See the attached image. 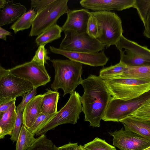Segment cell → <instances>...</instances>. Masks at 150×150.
I'll list each match as a JSON object with an SVG mask.
<instances>
[{
  "label": "cell",
  "mask_w": 150,
  "mask_h": 150,
  "mask_svg": "<svg viewBox=\"0 0 150 150\" xmlns=\"http://www.w3.org/2000/svg\"><path fill=\"white\" fill-rule=\"evenodd\" d=\"M84 92L81 96L84 121L93 127H100L102 119L112 98L103 79L90 74L81 83Z\"/></svg>",
  "instance_id": "6da1fadb"
},
{
  "label": "cell",
  "mask_w": 150,
  "mask_h": 150,
  "mask_svg": "<svg viewBox=\"0 0 150 150\" xmlns=\"http://www.w3.org/2000/svg\"><path fill=\"white\" fill-rule=\"evenodd\" d=\"M51 61L55 71L54 79L51 85L52 89L57 91L62 89L63 96L74 93L83 80L82 64L69 59H53Z\"/></svg>",
  "instance_id": "7a4b0ae2"
},
{
  "label": "cell",
  "mask_w": 150,
  "mask_h": 150,
  "mask_svg": "<svg viewBox=\"0 0 150 150\" xmlns=\"http://www.w3.org/2000/svg\"><path fill=\"white\" fill-rule=\"evenodd\" d=\"M103 80L111 96L115 98L130 100L150 90V79L119 78Z\"/></svg>",
  "instance_id": "3957f363"
},
{
  "label": "cell",
  "mask_w": 150,
  "mask_h": 150,
  "mask_svg": "<svg viewBox=\"0 0 150 150\" xmlns=\"http://www.w3.org/2000/svg\"><path fill=\"white\" fill-rule=\"evenodd\" d=\"M96 18L97 39L107 48L115 45L122 35L123 30L120 18L115 13L106 11L90 12Z\"/></svg>",
  "instance_id": "277c9868"
},
{
  "label": "cell",
  "mask_w": 150,
  "mask_h": 150,
  "mask_svg": "<svg viewBox=\"0 0 150 150\" xmlns=\"http://www.w3.org/2000/svg\"><path fill=\"white\" fill-rule=\"evenodd\" d=\"M68 0H55L37 13L32 23L29 36H38L57 24L59 18L69 10Z\"/></svg>",
  "instance_id": "5b68a950"
},
{
  "label": "cell",
  "mask_w": 150,
  "mask_h": 150,
  "mask_svg": "<svg viewBox=\"0 0 150 150\" xmlns=\"http://www.w3.org/2000/svg\"><path fill=\"white\" fill-rule=\"evenodd\" d=\"M120 52V61L127 66H150V49L127 39L123 35L115 45Z\"/></svg>",
  "instance_id": "8992f818"
},
{
  "label": "cell",
  "mask_w": 150,
  "mask_h": 150,
  "mask_svg": "<svg viewBox=\"0 0 150 150\" xmlns=\"http://www.w3.org/2000/svg\"><path fill=\"white\" fill-rule=\"evenodd\" d=\"M82 111L81 96L79 93L75 91L70 94L65 105L40 131L36 134V135L39 136L45 134L48 131L62 124H76Z\"/></svg>",
  "instance_id": "52a82bcc"
},
{
  "label": "cell",
  "mask_w": 150,
  "mask_h": 150,
  "mask_svg": "<svg viewBox=\"0 0 150 150\" xmlns=\"http://www.w3.org/2000/svg\"><path fill=\"white\" fill-rule=\"evenodd\" d=\"M65 36L59 46L61 50L74 52L96 53L104 51L105 46L86 33L78 34L72 31L64 32Z\"/></svg>",
  "instance_id": "ba28073f"
},
{
  "label": "cell",
  "mask_w": 150,
  "mask_h": 150,
  "mask_svg": "<svg viewBox=\"0 0 150 150\" xmlns=\"http://www.w3.org/2000/svg\"><path fill=\"white\" fill-rule=\"evenodd\" d=\"M150 98V90L130 100H125L112 97L102 120L105 121L120 122Z\"/></svg>",
  "instance_id": "9c48e42d"
},
{
  "label": "cell",
  "mask_w": 150,
  "mask_h": 150,
  "mask_svg": "<svg viewBox=\"0 0 150 150\" xmlns=\"http://www.w3.org/2000/svg\"><path fill=\"white\" fill-rule=\"evenodd\" d=\"M34 88L30 82L9 73L0 66V100L23 97Z\"/></svg>",
  "instance_id": "30bf717a"
},
{
  "label": "cell",
  "mask_w": 150,
  "mask_h": 150,
  "mask_svg": "<svg viewBox=\"0 0 150 150\" xmlns=\"http://www.w3.org/2000/svg\"><path fill=\"white\" fill-rule=\"evenodd\" d=\"M8 71L11 74L30 82L35 88L45 86L51 81L45 66L32 60L8 69Z\"/></svg>",
  "instance_id": "8fae6325"
},
{
  "label": "cell",
  "mask_w": 150,
  "mask_h": 150,
  "mask_svg": "<svg viewBox=\"0 0 150 150\" xmlns=\"http://www.w3.org/2000/svg\"><path fill=\"white\" fill-rule=\"evenodd\" d=\"M109 134L113 137V144L120 150H143L150 146V140L123 127Z\"/></svg>",
  "instance_id": "7c38bea8"
},
{
  "label": "cell",
  "mask_w": 150,
  "mask_h": 150,
  "mask_svg": "<svg viewBox=\"0 0 150 150\" xmlns=\"http://www.w3.org/2000/svg\"><path fill=\"white\" fill-rule=\"evenodd\" d=\"M49 48L51 52L55 54L62 55L69 59L92 67L104 66L109 60L104 51L89 53L68 51L51 46Z\"/></svg>",
  "instance_id": "4fadbf2b"
},
{
  "label": "cell",
  "mask_w": 150,
  "mask_h": 150,
  "mask_svg": "<svg viewBox=\"0 0 150 150\" xmlns=\"http://www.w3.org/2000/svg\"><path fill=\"white\" fill-rule=\"evenodd\" d=\"M135 0H82L81 6L95 11H121L134 8Z\"/></svg>",
  "instance_id": "5bb4252c"
},
{
  "label": "cell",
  "mask_w": 150,
  "mask_h": 150,
  "mask_svg": "<svg viewBox=\"0 0 150 150\" xmlns=\"http://www.w3.org/2000/svg\"><path fill=\"white\" fill-rule=\"evenodd\" d=\"M67 14L66 20L61 27L63 31H72L78 34L86 33L88 23L92 15L90 12L84 8L69 9Z\"/></svg>",
  "instance_id": "9a60e30c"
},
{
  "label": "cell",
  "mask_w": 150,
  "mask_h": 150,
  "mask_svg": "<svg viewBox=\"0 0 150 150\" xmlns=\"http://www.w3.org/2000/svg\"><path fill=\"white\" fill-rule=\"evenodd\" d=\"M5 6L0 10V26L12 23L26 12L25 6L20 3L14 4L12 0H7Z\"/></svg>",
  "instance_id": "2e32d148"
},
{
  "label": "cell",
  "mask_w": 150,
  "mask_h": 150,
  "mask_svg": "<svg viewBox=\"0 0 150 150\" xmlns=\"http://www.w3.org/2000/svg\"><path fill=\"white\" fill-rule=\"evenodd\" d=\"M43 94L36 96L27 104L23 112V125L28 129L33 124L41 113Z\"/></svg>",
  "instance_id": "e0dca14e"
},
{
  "label": "cell",
  "mask_w": 150,
  "mask_h": 150,
  "mask_svg": "<svg viewBox=\"0 0 150 150\" xmlns=\"http://www.w3.org/2000/svg\"><path fill=\"white\" fill-rule=\"evenodd\" d=\"M120 122L123 125L125 130L134 132L150 140V121L130 115Z\"/></svg>",
  "instance_id": "ac0fdd59"
},
{
  "label": "cell",
  "mask_w": 150,
  "mask_h": 150,
  "mask_svg": "<svg viewBox=\"0 0 150 150\" xmlns=\"http://www.w3.org/2000/svg\"><path fill=\"white\" fill-rule=\"evenodd\" d=\"M17 116L15 103L0 116V139L6 135H11Z\"/></svg>",
  "instance_id": "d6986e66"
},
{
  "label": "cell",
  "mask_w": 150,
  "mask_h": 150,
  "mask_svg": "<svg viewBox=\"0 0 150 150\" xmlns=\"http://www.w3.org/2000/svg\"><path fill=\"white\" fill-rule=\"evenodd\" d=\"M43 94L41 112L45 114H53L57 112V105L59 99V93L56 91L47 88Z\"/></svg>",
  "instance_id": "ffe728a7"
},
{
  "label": "cell",
  "mask_w": 150,
  "mask_h": 150,
  "mask_svg": "<svg viewBox=\"0 0 150 150\" xmlns=\"http://www.w3.org/2000/svg\"><path fill=\"white\" fill-rule=\"evenodd\" d=\"M62 31V27L56 24L38 36L35 42L38 46L46 45L59 39Z\"/></svg>",
  "instance_id": "44dd1931"
},
{
  "label": "cell",
  "mask_w": 150,
  "mask_h": 150,
  "mask_svg": "<svg viewBox=\"0 0 150 150\" xmlns=\"http://www.w3.org/2000/svg\"><path fill=\"white\" fill-rule=\"evenodd\" d=\"M37 13L33 9L30 8L28 11L23 14L10 27L15 33L29 28L32 26V22Z\"/></svg>",
  "instance_id": "7402d4cb"
},
{
  "label": "cell",
  "mask_w": 150,
  "mask_h": 150,
  "mask_svg": "<svg viewBox=\"0 0 150 150\" xmlns=\"http://www.w3.org/2000/svg\"><path fill=\"white\" fill-rule=\"evenodd\" d=\"M119 78L150 79V66H127L120 75L115 78Z\"/></svg>",
  "instance_id": "603a6c76"
},
{
  "label": "cell",
  "mask_w": 150,
  "mask_h": 150,
  "mask_svg": "<svg viewBox=\"0 0 150 150\" xmlns=\"http://www.w3.org/2000/svg\"><path fill=\"white\" fill-rule=\"evenodd\" d=\"M35 135L23 125L16 142V150H27L36 139Z\"/></svg>",
  "instance_id": "cb8c5ba5"
},
{
  "label": "cell",
  "mask_w": 150,
  "mask_h": 150,
  "mask_svg": "<svg viewBox=\"0 0 150 150\" xmlns=\"http://www.w3.org/2000/svg\"><path fill=\"white\" fill-rule=\"evenodd\" d=\"M127 67L125 64L120 61L114 65H111L100 69L99 76L103 80L116 77L123 71Z\"/></svg>",
  "instance_id": "d4e9b609"
},
{
  "label": "cell",
  "mask_w": 150,
  "mask_h": 150,
  "mask_svg": "<svg viewBox=\"0 0 150 150\" xmlns=\"http://www.w3.org/2000/svg\"><path fill=\"white\" fill-rule=\"evenodd\" d=\"M57 146L45 134L36 138L34 143L27 150H57Z\"/></svg>",
  "instance_id": "484cf974"
},
{
  "label": "cell",
  "mask_w": 150,
  "mask_h": 150,
  "mask_svg": "<svg viewBox=\"0 0 150 150\" xmlns=\"http://www.w3.org/2000/svg\"><path fill=\"white\" fill-rule=\"evenodd\" d=\"M56 113L50 114L41 112L33 124L28 129L33 134H36L44 127Z\"/></svg>",
  "instance_id": "4316f807"
},
{
  "label": "cell",
  "mask_w": 150,
  "mask_h": 150,
  "mask_svg": "<svg viewBox=\"0 0 150 150\" xmlns=\"http://www.w3.org/2000/svg\"><path fill=\"white\" fill-rule=\"evenodd\" d=\"M83 146L86 150H117L114 146L109 144L105 140L98 137L95 138Z\"/></svg>",
  "instance_id": "83f0119b"
},
{
  "label": "cell",
  "mask_w": 150,
  "mask_h": 150,
  "mask_svg": "<svg viewBox=\"0 0 150 150\" xmlns=\"http://www.w3.org/2000/svg\"><path fill=\"white\" fill-rule=\"evenodd\" d=\"M134 8L143 23L150 14V0H135Z\"/></svg>",
  "instance_id": "f1b7e54d"
},
{
  "label": "cell",
  "mask_w": 150,
  "mask_h": 150,
  "mask_svg": "<svg viewBox=\"0 0 150 150\" xmlns=\"http://www.w3.org/2000/svg\"><path fill=\"white\" fill-rule=\"evenodd\" d=\"M130 115L141 120L150 121V98Z\"/></svg>",
  "instance_id": "f546056e"
},
{
  "label": "cell",
  "mask_w": 150,
  "mask_h": 150,
  "mask_svg": "<svg viewBox=\"0 0 150 150\" xmlns=\"http://www.w3.org/2000/svg\"><path fill=\"white\" fill-rule=\"evenodd\" d=\"M45 45H42L39 46L32 59V60L43 66L47 63V60H50V57L47 55L48 52L45 47Z\"/></svg>",
  "instance_id": "4dcf8cb0"
},
{
  "label": "cell",
  "mask_w": 150,
  "mask_h": 150,
  "mask_svg": "<svg viewBox=\"0 0 150 150\" xmlns=\"http://www.w3.org/2000/svg\"><path fill=\"white\" fill-rule=\"evenodd\" d=\"M17 116L11 140L13 142H16L23 124V112H17Z\"/></svg>",
  "instance_id": "1f68e13d"
},
{
  "label": "cell",
  "mask_w": 150,
  "mask_h": 150,
  "mask_svg": "<svg viewBox=\"0 0 150 150\" xmlns=\"http://www.w3.org/2000/svg\"><path fill=\"white\" fill-rule=\"evenodd\" d=\"M98 31L96 18L92 15L90 17L88 23L86 33L91 37L97 39Z\"/></svg>",
  "instance_id": "d6a6232c"
},
{
  "label": "cell",
  "mask_w": 150,
  "mask_h": 150,
  "mask_svg": "<svg viewBox=\"0 0 150 150\" xmlns=\"http://www.w3.org/2000/svg\"><path fill=\"white\" fill-rule=\"evenodd\" d=\"M37 88H33L31 91L25 94L22 97L21 103L16 107V111L23 112L26 105L37 93Z\"/></svg>",
  "instance_id": "836d02e7"
},
{
  "label": "cell",
  "mask_w": 150,
  "mask_h": 150,
  "mask_svg": "<svg viewBox=\"0 0 150 150\" xmlns=\"http://www.w3.org/2000/svg\"><path fill=\"white\" fill-rule=\"evenodd\" d=\"M55 0H31V8L33 9L38 13Z\"/></svg>",
  "instance_id": "e575fe53"
},
{
  "label": "cell",
  "mask_w": 150,
  "mask_h": 150,
  "mask_svg": "<svg viewBox=\"0 0 150 150\" xmlns=\"http://www.w3.org/2000/svg\"><path fill=\"white\" fill-rule=\"evenodd\" d=\"M16 99L0 100V116L6 111L13 104L15 103Z\"/></svg>",
  "instance_id": "d590c367"
},
{
  "label": "cell",
  "mask_w": 150,
  "mask_h": 150,
  "mask_svg": "<svg viewBox=\"0 0 150 150\" xmlns=\"http://www.w3.org/2000/svg\"><path fill=\"white\" fill-rule=\"evenodd\" d=\"M79 146L78 143H71L70 141L68 144L57 147V150H79Z\"/></svg>",
  "instance_id": "8d00e7d4"
},
{
  "label": "cell",
  "mask_w": 150,
  "mask_h": 150,
  "mask_svg": "<svg viewBox=\"0 0 150 150\" xmlns=\"http://www.w3.org/2000/svg\"><path fill=\"white\" fill-rule=\"evenodd\" d=\"M144 30L143 35L147 38L150 39V14L143 23Z\"/></svg>",
  "instance_id": "74e56055"
},
{
  "label": "cell",
  "mask_w": 150,
  "mask_h": 150,
  "mask_svg": "<svg viewBox=\"0 0 150 150\" xmlns=\"http://www.w3.org/2000/svg\"><path fill=\"white\" fill-rule=\"evenodd\" d=\"M0 34L5 35L6 36L11 35V32L4 29L1 26L0 27Z\"/></svg>",
  "instance_id": "f35d334b"
},
{
  "label": "cell",
  "mask_w": 150,
  "mask_h": 150,
  "mask_svg": "<svg viewBox=\"0 0 150 150\" xmlns=\"http://www.w3.org/2000/svg\"><path fill=\"white\" fill-rule=\"evenodd\" d=\"M7 1L6 0H0V8H3L7 3Z\"/></svg>",
  "instance_id": "ab89813d"
},
{
  "label": "cell",
  "mask_w": 150,
  "mask_h": 150,
  "mask_svg": "<svg viewBox=\"0 0 150 150\" xmlns=\"http://www.w3.org/2000/svg\"><path fill=\"white\" fill-rule=\"evenodd\" d=\"M6 38H7V37H6V35H3V34H0V39H3V40H4L6 41Z\"/></svg>",
  "instance_id": "60d3db41"
},
{
  "label": "cell",
  "mask_w": 150,
  "mask_h": 150,
  "mask_svg": "<svg viewBox=\"0 0 150 150\" xmlns=\"http://www.w3.org/2000/svg\"><path fill=\"white\" fill-rule=\"evenodd\" d=\"M79 150H86L83 147V146L79 145Z\"/></svg>",
  "instance_id": "b9f144b4"
},
{
  "label": "cell",
  "mask_w": 150,
  "mask_h": 150,
  "mask_svg": "<svg viewBox=\"0 0 150 150\" xmlns=\"http://www.w3.org/2000/svg\"><path fill=\"white\" fill-rule=\"evenodd\" d=\"M143 150H150V146Z\"/></svg>",
  "instance_id": "7bdbcfd3"
},
{
  "label": "cell",
  "mask_w": 150,
  "mask_h": 150,
  "mask_svg": "<svg viewBox=\"0 0 150 150\" xmlns=\"http://www.w3.org/2000/svg\"></svg>",
  "instance_id": "ee69618b"
}]
</instances>
